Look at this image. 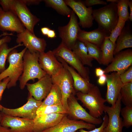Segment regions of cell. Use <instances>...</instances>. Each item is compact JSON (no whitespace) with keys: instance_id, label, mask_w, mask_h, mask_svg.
I'll return each mask as SVG.
<instances>
[{"instance_id":"1","label":"cell","mask_w":132,"mask_h":132,"mask_svg":"<svg viewBox=\"0 0 132 132\" xmlns=\"http://www.w3.org/2000/svg\"><path fill=\"white\" fill-rule=\"evenodd\" d=\"M39 53L31 52L27 49L23 55V69L19 79L21 89L24 88L29 80L34 81L36 78L39 80L46 74L41 68L39 62Z\"/></svg>"},{"instance_id":"2","label":"cell","mask_w":132,"mask_h":132,"mask_svg":"<svg viewBox=\"0 0 132 132\" xmlns=\"http://www.w3.org/2000/svg\"><path fill=\"white\" fill-rule=\"evenodd\" d=\"M92 16L98 23V28L109 36L118 21L117 3L110 2L103 7L93 10Z\"/></svg>"},{"instance_id":"3","label":"cell","mask_w":132,"mask_h":132,"mask_svg":"<svg viewBox=\"0 0 132 132\" xmlns=\"http://www.w3.org/2000/svg\"><path fill=\"white\" fill-rule=\"evenodd\" d=\"M27 49L25 47L18 52L14 49L10 52L8 55L9 66L0 73V81L6 77L10 78V81L7 87L8 89L16 86L17 81L22 74L23 69V57Z\"/></svg>"},{"instance_id":"4","label":"cell","mask_w":132,"mask_h":132,"mask_svg":"<svg viewBox=\"0 0 132 132\" xmlns=\"http://www.w3.org/2000/svg\"><path fill=\"white\" fill-rule=\"evenodd\" d=\"M77 99L80 101L83 106L88 109L89 113L96 118L100 117L104 111V103L106 102L105 99L102 97L99 87L94 86L87 94L80 92L76 93Z\"/></svg>"},{"instance_id":"5","label":"cell","mask_w":132,"mask_h":132,"mask_svg":"<svg viewBox=\"0 0 132 132\" xmlns=\"http://www.w3.org/2000/svg\"><path fill=\"white\" fill-rule=\"evenodd\" d=\"M52 52L56 57H60L76 70L83 78L89 81V68L85 67L73 51L61 43Z\"/></svg>"},{"instance_id":"6","label":"cell","mask_w":132,"mask_h":132,"mask_svg":"<svg viewBox=\"0 0 132 132\" xmlns=\"http://www.w3.org/2000/svg\"><path fill=\"white\" fill-rule=\"evenodd\" d=\"M51 77L53 84L57 85L60 88L62 95V104L68 111V99L71 94L75 95L77 93L74 88L72 76L63 67L58 74Z\"/></svg>"},{"instance_id":"7","label":"cell","mask_w":132,"mask_h":132,"mask_svg":"<svg viewBox=\"0 0 132 132\" xmlns=\"http://www.w3.org/2000/svg\"><path fill=\"white\" fill-rule=\"evenodd\" d=\"M10 11L19 18L26 29L34 34V26L40 19L33 14L21 0H11Z\"/></svg>"},{"instance_id":"8","label":"cell","mask_w":132,"mask_h":132,"mask_svg":"<svg viewBox=\"0 0 132 132\" xmlns=\"http://www.w3.org/2000/svg\"><path fill=\"white\" fill-rule=\"evenodd\" d=\"M70 17L68 23L65 26L59 27L58 30L59 36L62 40L61 43L72 50L77 40L78 34L80 29L77 17L72 10Z\"/></svg>"},{"instance_id":"9","label":"cell","mask_w":132,"mask_h":132,"mask_svg":"<svg viewBox=\"0 0 132 132\" xmlns=\"http://www.w3.org/2000/svg\"><path fill=\"white\" fill-rule=\"evenodd\" d=\"M42 102L35 99L29 93L27 101L23 106L13 109L3 107L1 111L4 114L11 116L34 120L36 116V111Z\"/></svg>"},{"instance_id":"10","label":"cell","mask_w":132,"mask_h":132,"mask_svg":"<svg viewBox=\"0 0 132 132\" xmlns=\"http://www.w3.org/2000/svg\"><path fill=\"white\" fill-rule=\"evenodd\" d=\"M75 95L71 94L68 99L67 114L74 120H80L94 125L101 123L103 120L101 118H96L91 116L79 103Z\"/></svg>"},{"instance_id":"11","label":"cell","mask_w":132,"mask_h":132,"mask_svg":"<svg viewBox=\"0 0 132 132\" xmlns=\"http://www.w3.org/2000/svg\"><path fill=\"white\" fill-rule=\"evenodd\" d=\"M121 102L120 93L114 106L105 105L104 111L108 114V121L103 132H122L123 126L122 120L120 116Z\"/></svg>"},{"instance_id":"12","label":"cell","mask_w":132,"mask_h":132,"mask_svg":"<svg viewBox=\"0 0 132 132\" xmlns=\"http://www.w3.org/2000/svg\"><path fill=\"white\" fill-rule=\"evenodd\" d=\"M78 17L79 25L83 28H89L92 26L94 20L92 16L93 10L91 7H87L81 1L64 0Z\"/></svg>"},{"instance_id":"13","label":"cell","mask_w":132,"mask_h":132,"mask_svg":"<svg viewBox=\"0 0 132 132\" xmlns=\"http://www.w3.org/2000/svg\"><path fill=\"white\" fill-rule=\"evenodd\" d=\"M66 115L57 125L42 132H76L81 129L92 130L95 128L94 124L82 120L70 119Z\"/></svg>"},{"instance_id":"14","label":"cell","mask_w":132,"mask_h":132,"mask_svg":"<svg viewBox=\"0 0 132 132\" xmlns=\"http://www.w3.org/2000/svg\"><path fill=\"white\" fill-rule=\"evenodd\" d=\"M0 125L9 127L10 132H34V120L13 117L2 113Z\"/></svg>"},{"instance_id":"15","label":"cell","mask_w":132,"mask_h":132,"mask_svg":"<svg viewBox=\"0 0 132 132\" xmlns=\"http://www.w3.org/2000/svg\"><path fill=\"white\" fill-rule=\"evenodd\" d=\"M16 42L18 44L22 43L27 49L32 52H44L47 45L44 39L37 37L34 34L26 29L23 32L18 34Z\"/></svg>"},{"instance_id":"16","label":"cell","mask_w":132,"mask_h":132,"mask_svg":"<svg viewBox=\"0 0 132 132\" xmlns=\"http://www.w3.org/2000/svg\"><path fill=\"white\" fill-rule=\"evenodd\" d=\"M115 55L110 64L104 70L106 74L113 71L121 75L132 65V50L131 49L121 51Z\"/></svg>"},{"instance_id":"17","label":"cell","mask_w":132,"mask_h":132,"mask_svg":"<svg viewBox=\"0 0 132 132\" xmlns=\"http://www.w3.org/2000/svg\"><path fill=\"white\" fill-rule=\"evenodd\" d=\"M53 84L51 76L46 74L36 82L33 84L27 83L26 86L29 93L34 99L42 101L47 96Z\"/></svg>"},{"instance_id":"18","label":"cell","mask_w":132,"mask_h":132,"mask_svg":"<svg viewBox=\"0 0 132 132\" xmlns=\"http://www.w3.org/2000/svg\"><path fill=\"white\" fill-rule=\"evenodd\" d=\"M106 74L107 91L106 95L107 102L111 106H114L123 85L120 77V74L114 72L110 74Z\"/></svg>"},{"instance_id":"19","label":"cell","mask_w":132,"mask_h":132,"mask_svg":"<svg viewBox=\"0 0 132 132\" xmlns=\"http://www.w3.org/2000/svg\"><path fill=\"white\" fill-rule=\"evenodd\" d=\"M39 62L42 69L51 76L57 74L63 67L51 50L39 53Z\"/></svg>"},{"instance_id":"20","label":"cell","mask_w":132,"mask_h":132,"mask_svg":"<svg viewBox=\"0 0 132 132\" xmlns=\"http://www.w3.org/2000/svg\"><path fill=\"white\" fill-rule=\"evenodd\" d=\"M18 17L12 12L4 11L0 13V30L15 32L18 34L25 29Z\"/></svg>"},{"instance_id":"21","label":"cell","mask_w":132,"mask_h":132,"mask_svg":"<svg viewBox=\"0 0 132 132\" xmlns=\"http://www.w3.org/2000/svg\"><path fill=\"white\" fill-rule=\"evenodd\" d=\"M57 57L58 60L69 71L71 75L73 81L74 88L76 92H80L83 94L88 93L95 85L82 77L62 58L58 57Z\"/></svg>"},{"instance_id":"22","label":"cell","mask_w":132,"mask_h":132,"mask_svg":"<svg viewBox=\"0 0 132 132\" xmlns=\"http://www.w3.org/2000/svg\"><path fill=\"white\" fill-rule=\"evenodd\" d=\"M66 115L53 113L36 117L33 120L34 132H42L55 126Z\"/></svg>"},{"instance_id":"23","label":"cell","mask_w":132,"mask_h":132,"mask_svg":"<svg viewBox=\"0 0 132 132\" xmlns=\"http://www.w3.org/2000/svg\"><path fill=\"white\" fill-rule=\"evenodd\" d=\"M107 37L108 36L105 33L98 28L89 32L80 29L78 34L77 40L86 41L95 44L100 48Z\"/></svg>"},{"instance_id":"24","label":"cell","mask_w":132,"mask_h":132,"mask_svg":"<svg viewBox=\"0 0 132 132\" xmlns=\"http://www.w3.org/2000/svg\"><path fill=\"white\" fill-rule=\"evenodd\" d=\"M116 41L114 55L124 49L132 47V32L129 24L124 27Z\"/></svg>"},{"instance_id":"25","label":"cell","mask_w":132,"mask_h":132,"mask_svg":"<svg viewBox=\"0 0 132 132\" xmlns=\"http://www.w3.org/2000/svg\"><path fill=\"white\" fill-rule=\"evenodd\" d=\"M72 50L84 65L92 66V62L93 59L89 56L87 48L83 42L77 40Z\"/></svg>"},{"instance_id":"26","label":"cell","mask_w":132,"mask_h":132,"mask_svg":"<svg viewBox=\"0 0 132 132\" xmlns=\"http://www.w3.org/2000/svg\"><path fill=\"white\" fill-rule=\"evenodd\" d=\"M115 44L108 38L106 37L100 47L102 51L101 64L107 65L111 63L114 57Z\"/></svg>"},{"instance_id":"27","label":"cell","mask_w":132,"mask_h":132,"mask_svg":"<svg viewBox=\"0 0 132 132\" xmlns=\"http://www.w3.org/2000/svg\"><path fill=\"white\" fill-rule=\"evenodd\" d=\"M62 95L59 87L53 84L50 92L39 107L62 104Z\"/></svg>"},{"instance_id":"28","label":"cell","mask_w":132,"mask_h":132,"mask_svg":"<svg viewBox=\"0 0 132 132\" xmlns=\"http://www.w3.org/2000/svg\"><path fill=\"white\" fill-rule=\"evenodd\" d=\"M46 5L55 10L62 15L70 16L72 10L66 5L64 0H45Z\"/></svg>"},{"instance_id":"29","label":"cell","mask_w":132,"mask_h":132,"mask_svg":"<svg viewBox=\"0 0 132 132\" xmlns=\"http://www.w3.org/2000/svg\"><path fill=\"white\" fill-rule=\"evenodd\" d=\"M68 111L62 104L39 107L36 112V117H39L49 114L56 113L67 114Z\"/></svg>"},{"instance_id":"30","label":"cell","mask_w":132,"mask_h":132,"mask_svg":"<svg viewBox=\"0 0 132 132\" xmlns=\"http://www.w3.org/2000/svg\"><path fill=\"white\" fill-rule=\"evenodd\" d=\"M23 45L22 44H18L12 47L9 48L7 43H5L0 45V73L5 69L6 60L10 52L17 47Z\"/></svg>"},{"instance_id":"31","label":"cell","mask_w":132,"mask_h":132,"mask_svg":"<svg viewBox=\"0 0 132 132\" xmlns=\"http://www.w3.org/2000/svg\"><path fill=\"white\" fill-rule=\"evenodd\" d=\"M120 93L121 101L125 106L132 107V82L123 84Z\"/></svg>"},{"instance_id":"32","label":"cell","mask_w":132,"mask_h":132,"mask_svg":"<svg viewBox=\"0 0 132 132\" xmlns=\"http://www.w3.org/2000/svg\"><path fill=\"white\" fill-rule=\"evenodd\" d=\"M80 41L83 42L86 47L89 56L93 59H95L101 64L102 57L101 49L95 44L83 40Z\"/></svg>"},{"instance_id":"33","label":"cell","mask_w":132,"mask_h":132,"mask_svg":"<svg viewBox=\"0 0 132 132\" xmlns=\"http://www.w3.org/2000/svg\"><path fill=\"white\" fill-rule=\"evenodd\" d=\"M129 0H118L117 3L119 18L126 22L129 20V13L128 7Z\"/></svg>"},{"instance_id":"34","label":"cell","mask_w":132,"mask_h":132,"mask_svg":"<svg viewBox=\"0 0 132 132\" xmlns=\"http://www.w3.org/2000/svg\"><path fill=\"white\" fill-rule=\"evenodd\" d=\"M120 113L123 118V127L128 128L132 125V107L125 106L121 108Z\"/></svg>"},{"instance_id":"35","label":"cell","mask_w":132,"mask_h":132,"mask_svg":"<svg viewBox=\"0 0 132 132\" xmlns=\"http://www.w3.org/2000/svg\"><path fill=\"white\" fill-rule=\"evenodd\" d=\"M126 22L119 18L116 26L111 31L109 36L108 37L109 40L114 44H115L118 38L125 25Z\"/></svg>"},{"instance_id":"36","label":"cell","mask_w":132,"mask_h":132,"mask_svg":"<svg viewBox=\"0 0 132 132\" xmlns=\"http://www.w3.org/2000/svg\"><path fill=\"white\" fill-rule=\"evenodd\" d=\"M121 80L123 84L132 82V66L120 75Z\"/></svg>"},{"instance_id":"37","label":"cell","mask_w":132,"mask_h":132,"mask_svg":"<svg viewBox=\"0 0 132 132\" xmlns=\"http://www.w3.org/2000/svg\"><path fill=\"white\" fill-rule=\"evenodd\" d=\"M108 121V116L107 114H105L103 118L102 124L99 127L95 128L89 131H87L84 129H81L79 130V132L77 131L76 132H103L104 129L107 125Z\"/></svg>"},{"instance_id":"38","label":"cell","mask_w":132,"mask_h":132,"mask_svg":"<svg viewBox=\"0 0 132 132\" xmlns=\"http://www.w3.org/2000/svg\"><path fill=\"white\" fill-rule=\"evenodd\" d=\"M10 81V78L7 77L3 79L2 81H0V101L1 99L3 93ZM3 107L0 104V110L1 111Z\"/></svg>"},{"instance_id":"39","label":"cell","mask_w":132,"mask_h":132,"mask_svg":"<svg viewBox=\"0 0 132 132\" xmlns=\"http://www.w3.org/2000/svg\"><path fill=\"white\" fill-rule=\"evenodd\" d=\"M82 1L86 6L88 7L98 4L106 5L107 4L106 2L100 0H86Z\"/></svg>"},{"instance_id":"40","label":"cell","mask_w":132,"mask_h":132,"mask_svg":"<svg viewBox=\"0 0 132 132\" xmlns=\"http://www.w3.org/2000/svg\"><path fill=\"white\" fill-rule=\"evenodd\" d=\"M21 0L26 5H38L42 1L41 0Z\"/></svg>"},{"instance_id":"41","label":"cell","mask_w":132,"mask_h":132,"mask_svg":"<svg viewBox=\"0 0 132 132\" xmlns=\"http://www.w3.org/2000/svg\"><path fill=\"white\" fill-rule=\"evenodd\" d=\"M106 74H104L99 77L98 80V83L100 85H103L106 83Z\"/></svg>"},{"instance_id":"42","label":"cell","mask_w":132,"mask_h":132,"mask_svg":"<svg viewBox=\"0 0 132 132\" xmlns=\"http://www.w3.org/2000/svg\"><path fill=\"white\" fill-rule=\"evenodd\" d=\"M1 36L0 35V37ZM11 40V37L9 35H6L0 39V45L4 43H7L10 42Z\"/></svg>"},{"instance_id":"43","label":"cell","mask_w":132,"mask_h":132,"mask_svg":"<svg viewBox=\"0 0 132 132\" xmlns=\"http://www.w3.org/2000/svg\"><path fill=\"white\" fill-rule=\"evenodd\" d=\"M95 73L96 76L99 77L105 74L104 70L100 67H97L95 69Z\"/></svg>"},{"instance_id":"44","label":"cell","mask_w":132,"mask_h":132,"mask_svg":"<svg viewBox=\"0 0 132 132\" xmlns=\"http://www.w3.org/2000/svg\"><path fill=\"white\" fill-rule=\"evenodd\" d=\"M47 36L48 38H53L56 37L55 31L50 29L49 31Z\"/></svg>"},{"instance_id":"45","label":"cell","mask_w":132,"mask_h":132,"mask_svg":"<svg viewBox=\"0 0 132 132\" xmlns=\"http://www.w3.org/2000/svg\"><path fill=\"white\" fill-rule=\"evenodd\" d=\"M128 6L129 7L130 10V12L129 14V20L130 21H132V0H129V2Z\"/></svg>"},{"instance_id":"46","label":"cell","mask_w":132,"mask_h":132,"mask_svg":"<svg viewBox=\"0 0 132 132\" xmlns=\"http://www.w3.org/2000/svg\"><path fill=\"white\" fill-rule=\"evenodd\" d=\"M50 29L47 27H44L41 28V30L42 34L45 35H47Z\"/></svg>"},{"instance_id":"47","label":"cell","mask_w":132,"mask_h":132,"mask_svg":"<svg viewBox=\"0 0 132 132\" xmlns=\"http://www.w3.org/2000/svg\"><path fill=\"white\" fill-rule=\"evenodd\" d=\"M0 132H10L9 129L6 127H3L0 124Z\"/></svg>"},{"instance_id":"48","label":"cell","mask_w":132,"mask_h":132,"mask_svg":"<svg viewBox=\"0 0 132 132\" xmlns=\"http://www.w3.org/2000/svg\"><path fill=\"white\" fill-rule=\"evenodd\" d=\"M118 0H107L106 2H114L117 3Z\"/></svg>"},{"instance_id":"49","label":"cell","mask_w":132,"mask_h":132,"mask_svg":"<svg viewBox=\"0 0 132 132\" xmlns=\"http://www.w3.org/2000/svg\"><path fill=\"white\" fill-rule=\"evenodd\" d=\"M2 114H0V123L2 121Z\"/></svg>"},{"instance_id":"50","label":"cell","mask_w":132,"mask_h":132,"mask_svg":"<svg viewBox=\"0 0 132 132\" xmlns=\"http://www.w3.org/2000/svg\"><path fill=\"white\" fill-rule=\"evenodd\" d=\"M4 11L3 10L2 8L0 6V13L3 12Z\"/></svg>"}]
</instances>
